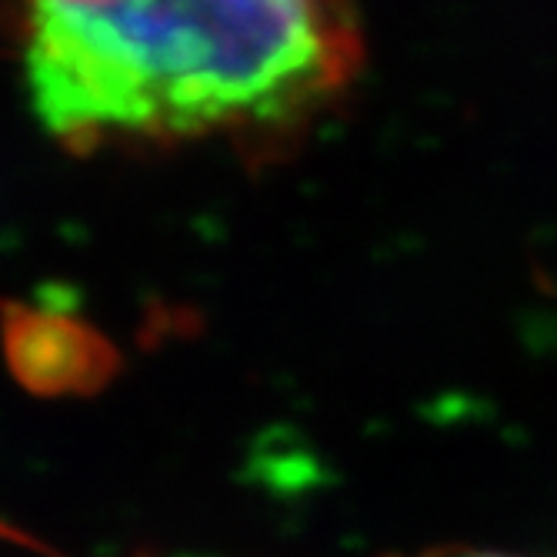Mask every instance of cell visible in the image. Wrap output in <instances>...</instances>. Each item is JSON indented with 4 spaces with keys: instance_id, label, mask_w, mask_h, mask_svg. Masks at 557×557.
<instances>
[{
    "instance_id": "7a4b0ae2",
    "label": "cell",
    "mask_w": 557,
    "mask_h": 557,
    "mask_svg": "<svg viewBox=\"0 0 557 557\" xmlns=\"http://www.w3.org/2000/svg\"><path fill=\"white\" fill-rule=\"evenodd\" d=\"M414 557H515V554H497V550H428Z\"/></svg>"
},
{
    "instance_id": "6da1fadb",
    "label": "cell",
    "mask_w": 557,
    "mask_h": 557,
    "mask_svg": "<svg viewBox=\"0 0 557 557\" xmlns=\"http://www.w3.org/2000/svg\"><path fill=\"white\" fill-rule=\"evenodd\" d=\"M27 94L67 147L287 137L358 81L354 0H17Z\"/></svg>"
}]
</instances>
